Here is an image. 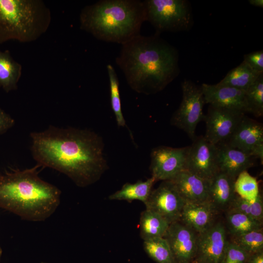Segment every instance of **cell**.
I'll return each mask as SVG.
<instances>
[{"instance_id":"5bb4252c","label":"cell","mask_w":263,"mask_h":263,"mask_svg":"<svg viewBox=\"0 0 263 263\" xmlns=\"http://www.w3.org/2000/svg\"><path fill=\"white\" fill-rule=\"evenodd\" d=\"M197 235L179 221L169 225L163 237L168 241L176 263H191L195 259Z\"/></svg>"},{"instance_id":"9c48e42d","label":"cell","mask_w":263,"mask_h":263,"mask_svg":"<svg viewBox=\"0 0 263 263\" xmlns=\"http://www.w3.org/2000/svg\"><path fill=\"white\" fill-rule=\"evenodd\" d=\"M189 146L174 148L159 146L150 153V170L156 181L172 179L181 171L186 169Z\"/></svg>"},{"instance_id":"52a82bcc","label":"cell","mask_w":263,"mask_h":263,"mask_svg":"<svg viewBox=\"0 0 263 263\" xmlns=\"http://www.w3.org/2000/svg\"><path fill=\"white\" fill-rule=\"evenodd\" d=\"M182 99L173 114L171 123L184 131L193 140L198 124L204 120L203 108L205 103L201 86L190 80H185L181 84Z\"/></svg>"},{"instance_id":"e0dca14e","label":"cell","mask_w":263,"mask_h":263,"mask_svg":"<svg viewBox=\"0 0 263 263\" xmlns=\"http://www.w3.org/2000/svg\"><path fill=\"white\" fill-rule=\"evenodd\" d=\"M216 145L219 170L232 179L253 166L255 158L245 152L225 143Z\"/></svg>"},{"instance_id":"9a60e30c","label":"cell","mask_w":263,"mask_h":263,"mask_svg":"<svg viewBox=\"0 0 263 263\" xmlns=\"http://www.w3.org/2000/svg\"><path fill=\"white\" fill-rule=\"evenodd\" d=\"M206 104L248 113L245 91L217 83L201 86Z\"/></svg>"},{"instance_id":"30bf717a","label":"cell","mask_w":263,"mask_h":263,"mask_svg":"<svg viewBox=\"0 0 263 263\" xmlns=\"http://www.w3.org/2000/svg\"><path fill=\"white\" fill-rule=\"evenodd\" d=\"M185 203L173 183L166 180L152 190L144 204L146 209L156 212L170 224L179 220Z\"/></svg>"},{"instance_id":"cb8c5ba5","label":"cell","mask_w":263,"mask_h":263,"mask_svg":"<svg viewBox=\"0 0 263 263\" xmlns=\"http://www.w3.org/2000/svg\"><path fill=\"white\" fill-rule=\"evenodd\" d=\"M237 212L245 214L263 223V200L260 193L256 199L249 201L242 198L237 194L225 213Z\"/></svg>"},{"instance_id":"3957f363","label":"cell","mask_w":263,"mask_h":263,"mask_svg":"<svg viewBox=\"0 0 263 263\" xmlns=\"http://www.w3.org/2000/svg\"><path fill=\"white\" fill-rule=\"evenodd\" d=\"M37 164L0 175V207L33 222L43 221L56 210L61 191L38 176Z\"/></svg>"},{"instance_id":"d4e9b609","label":"cell","mask_w":263,"mask_h":263,"mask_svg":"<svg viewBox=\"0 0 263 263\" xmlns=\"http://www.w3.org/2000/svg\"><path fill=\"white\" fill-rule=\"evenodd\" d=\"M143 247L148 256L157 263H176L169 245L164 237L143 241Z\"/></svg>"},{"instance_id":"d6a6232c","label":"cell","mask_w":263,"mask_h":263,"mask_svg":"<svg viewBox=\"0 0 263 263\" xmlns=\"http://www.w3.org/2000/svg\"><path fill=\"white\" fill-rule=\"evenodd\" d=\"M15 123L14 119L0 107V135L12 128Z\"/></svg>"},{"instance_id":"8d00e7d4","label":"cell","mask_w":263,"mask_h":263,"mask_svg":"<svg viewBox=\"0 0 263 263\" xmlns=\"http://www.w3.org/2000/svg\"><path fill=\"white\" fill-rule=\"evenodd\" d=\"M1 255H2V249L0 247V259H1Z\"/></svg>"},{"instance_id":"2e32d148","label":"cell","mask_w":263,"mask_h":263,"mask_svg":"<svg viewBox=\"0 0 263 263\" xmlns=\"http://www.w3.org/2000/svg\"><path fill=\"white\" fill-rule=\"evenodd\" d=\"M185 202H207L210 181L185 169L170 180Z\"/></svg>"},{"instance_id":"e575fe53","label":"cell","mask_w":263,"mask_h":263,"mask_svg":"<svg viewBox=\"0 0 263 263\" xmlns=\"http://www.w3.org/2000/svg\"><path fill=\"white\" fill-rule=\"evenodd\" d=\"M249 3L256 7H259L260 8L263 7V0H248Z\"/></svg>"},{"instance_id":"7a4b0ae2","label":"cell","mask_w":263,"mask_h":263,"mask_svg":"<svg viewBox=\"0 0 263 263\" xmlns=\"http://www.w3.org/2000/svg\"><path fill=\"white\" fill-rule=\"evenodd\" d=\"M178 62L177 50L158 33L133 38L115 59L130 87L146 94L162 91L178 75Z\"/></svg>"},{"instance_id":"83f0119b","label":"cell","mask_w":263,"mask_h":263,"mask_svg":"<svg viewBox=\"0 0 263 263\" xmlns=\"http://www.w3.org/2000/svg\"><path fill=\"white\" fill-rule=\"evenodd\" d=\"M110 82L111 104L114 113L118 127H124L126 125L122 109L119 94V81L114 67L111 64L106 66Z\"/></svg>"},{"instance_id":"74e56055","label":"cell","mask_w":263,"mask_h":263,"mask_svg":"<svg viewBox=\"0 0 263 263\" xmlns=\"http://www.w3.org/2000/svg\"><path fill=\"white\" fill-rule=\"evenodd\" d=\"M40 263H46V262H41Z\"/></svg>"},{"instance_id":"ba28073f","label":"cell","mask_w":263,"mask_h":263,"mask_svg":"<svg viewBox=\"0 0 263 263\" xmlns=\"http://www.w3.org/2000/svg\"><path fill=\"white\" fill-rule=\"evenodd\" d=\"M244 113L240 111L209 105L204 119L206 127L204 137L214 145L226 143Z\"/></svg>"},{"instance_id":"1f68e13d","label":"cell","mask_w":263,"mask_h":263,"mask_svg":"<svg viewBox=\"0 0 263 263\" xmlns=\"http://www.w3.org/2000/svg\"><path fill=\"white\" fill-rule=\"evenodd\" d=\"M243 61L256 74H263V51L260 50L246 54Z\"/></svg>"},{"instance_id":"44dd1931","label":"cell","mask_w":263,"mask_h":263,"mask_svg":"<svg viewBox=\"0 0 263 263\" xmlns=\"http://www.w3.org/2000/svg\"><path fill=\"white\" fill-rule=\"evenodd\" d=\"M156 182L151 177L145 181L139 180L134 184L127 183L122 188L109 196L111 200H125L129 202L139 200L144 204L152 191V188Z\"/></svg>"},{"instance_id":"8fae6325","label":"cell","mask_w":263,"mask_h":263,"mask_svg":"<svg viewBox=\"0 0 263 263\" xmlns=\"http://www.w3.org/2000/svg\"><path fill=\"white\" fill-rule=\"evenodd\" d=\"M192 141L189 146L186 169L210 181L219 172L217 146L204 136H196Z\"/></svg>"},{"instance_id":"5b68a950","label":"cell","mask_w":263,"mask_h":263,"mask_svg":"<svg viewBox=\"0 0 263 263\" xmlns=\"http://www.w3.org/2000/svg\"><path fill=\"white\" fill-rule=\"evenodd\" d=\"M51 22L50 10L41 0H0V44L36 41Z\"/></svg>"},{"instance_id":"ac0fdd59","label":"cell","mask_w":263,"mask_h":263,"mask_svg":"<svg viewBox=\"0 0 263 263\" xmlns=\"http://www.w3.org/2000/svg\"><path fill=\"white\" fill-rule=\"evenodd\" d=\"M218 214L207 202H185L179 221L199 234L215 223V218Z\"/></svg>"},{"instance_id":"277c9868","label":"cell","mask_w":263,"mask_h":263,"mask_svg":"<svg viewBox=\"0 0 263 263\" xmlns=\"http://www.w3.org/2000/svg\"><path fill=\"white\" fill-rule=\"evenodd\" d=\"M146 21L144 1L101 0L83 7L80 29L98 40L123 45L139 35Z\"/></svg>"},{"instance_id":"603a6c76","label":"cell","mask_w":263,"mask_h":263,"mask_svg":"<svg viewBox=\"0 0 263 263\" xmlns=\"http://www.w3.org/2000/svg\"><path fill=\"white\" fill-rule=\"evenodd\" d=\"M260 75L252 71L243 61L239 65L228 72L218 83L246 91Z\"/></svg>"},{"instance_id":"4fadbf2b","label":"cell","mask_w":263,"mask_h":263,"mask_svg":"<svg viewBox=\"0 0 263 263\" xmlns=\"http://www.w3.org/2000/svg\"><path fill=\"white\" fill-rule=\"evenodd\" d=\"M254 158L263 160V127L244 116L229 140L225 143Z\"/></svg>"},{"instance_id":"7c38bea8","label":"cell","mask_w":263,"mask_h":263,"mask_svg":"<svg viewBox=\"0 0 263 263\" xmlns=\"http://www.w3.org/2000/svg\"><path fill=\"white\" fill-rule=\"evenodd\" d=\"M228 242L224 224L215 223L205 231L198 234L194 260L205 263H221Z\"/></svg>"},{"instance_id":"4316f807","label":"cell","mask_w":263,"mask_h":263,"mask_svg":"<svg viewBox=\"0 0 263 263\" xmlns=\"http://www.w3.org/2000/svg\"><path fill=\"white\" fill-rule=\"evenodd\" d=\"M231 237L229 241L236 244L248 254L263 251V228Z\"/></svg>"},{"instance_id":"484cf974","label":"cell","mask_w":263,"mask_h":263,"mask_svg":"<svg viewBox=\"0 0 263 263\" xmlns=\"http://www.w3.org/2000/svg\"><path fill=\"white\" fill-rule=\"evenodd\" d=\"M229 233L232 236L263 228V223L240 213H225Z\"/></svg>"},{"instance_id":"6da1fadb","label":"cell","mask_w":263,"mask_h":263,"mask_svg":"<svg viewBox=\"0 0 263 263\" xmlns=\"http://www.w3.org/2000/svg\"><path fill=\"white\" fill-rule=\"evenodd\" d=\"M30 137L37 164L67 175L77 186L95 183L108 169L102 139L93 131L50 126Z\"/></svg>"},{"instance_id":"8992f818","label":"cell","mask_w":263,"mask_h":263,"mask_svg":"<svg viewBox=\"0 0 263 263\" xmlns=\"http://www.w3.org/2000/svg\"><path fill=\"white\" fill-rule=\"evenodd\" d=\"M146 21L163 31L187 30L192 21L191 7L186 0H145Z\"/></svg>"},{"instance_id":"7402d4cb","label":"cell","mask_w":263,"mask_h":263,"mask_svg":"<svg viewBox=\"0 0 263 263\" xmlns=\"http://www.w3.org/2000/svg\"><path fill=\"white\" fill-rule=\"evenodd\" d=\"M169 224L158 214L145 209L142 212L139 221L141 238L143 241L158 237H163Z\"/></svg>"},{"instance_id":"f546056e","label":"cell","mask_w":263,"mask_h":263,"mask_svg":"<svg viewBox=\"0 0 263 263\" xmlns=\"http://www.w3.org/2000/svg\"><path fill=\"white\" fill-rule=\"evenodd\" d=\"M245 98L248 113L256 117L263 114V74L245 91Z\"/></svg>"},{"instance_id":"d590c367","label":"cell","mask_w":263,"mask_h":263,"mask_svg":"<svg viewBox=\"0 0 263 263\" xmlns=\"http://www.w3.org/2000/svg\"><path fill=\"white\" fill-rule=\"evenodd\" d=\"M191 263H205L202 262L196 261V260H194Z\"/></svg>"},{"instance_id":"f1b7e54d","label":"cell","mask_w":263,"mask_h":263,"mask_svg":"<svg viewBox=\"0 0 263 263\" xmlns=\"http://www.w3.org/2000/svg\"><path fill=\"white\" fill-rule=\"evenodd\" d=\"M234 189L238 195L249 201L255 200L260 194L257 179L246 170L241 172L235 179Z\"/></svg>"},{"instance_id":"ffe728a7","label":"cell","mask_w":263,"mask_h":263,"mask_svg":"<svg viewBox=\"0 0 263 263\" xmlns=\"http://www.w3.org/2000/svg\"><path fill=\"white\" fill-rule=\"evenodd\" d=\"M22 70V65L14 59L9 51L0 50V88L6 93L17 90Z\"/></svg>"},{"instance_id":"d6986e66","label":"cell","mask_w":263,"mask_h":263,"mask_svg":"<svg viewBox=\"0 0 263 263\" xmlns=\"http://www.w3.org/2000/svg\"><path fill=\"white\" fill-rule=\"evenodd\" d=\"M235 180L220 171L210 180L207 202L218 213L226 212L236 195L234 189Z\"/></svg>"},{"instance_id":"836d02e7","label":"cell","mask_w":263,"mask_h":263,"mask_svg":"<svg viewBox=\"0 0 263 263\" xmlns=\"http://www.w3.org/2000/svg\"><path fill=\"white\" fill-rule=\"evenodd\" d=\"M245 263H263V251L248 254Z\"/></svg>"},{"instance_id":"4dcf8cb0","label":"cell","mask_w":263,"mask_h":263,"mask_svg":"<svg viewBox=\"0 0 263 263\" xmlns=\"http://www.w3.org/2000/svg\"><path fill=\"white\" fill-rule=\"evenodd\" d=\"M248 254L228 241L221 263H245Z\"/></svg>"}]
</instances>
